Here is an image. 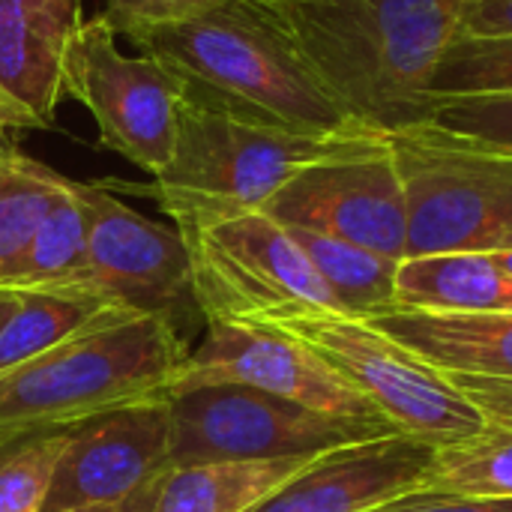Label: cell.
I'll use <instances>...</instances> for the list:
<instances>
[{"label":"cell","mask_w":512,"mask_h":512,"mask_svg":"<svg viewBox=\"0 0 512 512\" xmlns=\"http://www.w3.org/2000/svg\"><path fill=\"white\" fill-rule=\"evenodd\" d=\"M18 306V294L15 291H0V327L9 321V315L15 312Z\"/></svg>","instance_id":"32"},{"label":"cell","mask_w":512,"mask_h":512,"mask_svg":"<svg viewBox=\"0 0 512 512\" xmlns=\"http://www.w3.org/2000/svg\"><path fill=\"white\" fill-rule=\"evenodd\" d=\"M369 512H512V498H471V495L414 489Z\"/></svg>","instance_id":"29"},{"label":"cell","mask_w":512,"mask_h":512,"mask_svg":"<svg viewBox=\"0 0 512 512\" xmlns=\"http://www.w3.org/2000/svg\"><path fill=\"white\" fill-rule=\"evenodd\" d=\"M435 447L402 432L327 450L246 512H369L423 489Z\"/></svg>","instance_id":"14"},{"label":"cell","mask_w":512,"mask_h":512,"mask_svg":"<svg viewBox=\"0 0 512 512\" xmlns=\"http://www.w3.org/2000/svg\"><path fill=\"white\" fill-rule=\"evenodd\" d=\"M225 3H234V0H105L102 15L114 24L117 33L126 36L141 27L177 24ZM261 3H273V0H261Z\"/></svg>","instance_id":"27"},{"label":"cell","mask_w":512,"mask_h":512,"mask_svg":"<svg viewBox=\"0 0 512 512\" xmlns=\"http://www.w3.org/2000/svg\"><path fill=\"white\" fill-rule=\"evenodd\" d=\"M171 468L168 396L141 399L69 429L42 512L126 507L147 512Z\"/></svg>","instance_id":"11"},{"label":"cell","mask_w":512,"mask_h":512,"mask_svg":"<svg viewBox=\"0 0 512 512\" xmlns=\"http://www.w3.org/2000/svg\"><path fill=\"white\" fill-rule=\"evenodd\" d=\"M447 96H512V36L456 33L429 81V99Z\"/></svg>","instance_id":"25"},{"label":"cell","mask_w":512,"mask_h":512,"mask_svg":"<svg viewBox=\"0 0 512 512\" xmlns=\"http://www.w3.org/2000/svg\"><path fill=\"white\" fill-rule=\"evenodd\" d=\"M171 222L186 240L204 321H249L294 306L342 315L303 246L264 210L177 213Z\"/></svg>","instance_id":"7"},{"label":"cell","mask_w":512,"mask_h":512,"mask_svg":"<svg viewBox=\"0 0 512 512\" xmlns=\"http://www.w3.org/2000/svg\"><path fill=\"white\" fill-rule=\"evenodd\" d=\"M15 153H21L18 150V144L12 141V135L6 132V129H0V162H6L9 156H15Z\"/></svg>","instance_id":"33"},{"label":"cell","mask_w":512,"mask_h":512,"mask_svg":"<svg viewBox=\"0 0 512 512\" xmlns=\"http://www.w3.org/2000/svg\"><path fill=\"white\" fill-rule=\"evenodd\" d=\"M15 294L18 306L0 327V372L45 354L48 348L93 324L102 312L114 309L96 294L72 288H42Z\"/></svg>","instance_id":"21"},{"label":"cell","mask_w":512,"mask_h":512,"mask_svg":"<svg viewBox=\"0 0 512 512\" xmlns=\"http://www.w3.org/2000/svg\"><path fill=\"white\" fill-rule=\"evenodd\" d=\"M171 468L207 462L312 459L327 450L375 441L378 432L315 414L243 384H204L168 393Z\"/></svg>","instance_id":"8"},{"label":"cell","mask_w":512,"mask_h":512,"mask_svg":"<svg viewBox=\"0 0 512 512\" xmlns=\"http://www.w3.org/2000/svg\"><path fill=\"white\" fill-rule=\"evenodd\" d=\"M444 375L483 414L486 426L512 432V378H486V375H462V372H444Z\"/></svg>","instance_id":"28"},{"label":"cell","mask_w":512,"mask_h":512,"mask_svg":"<svg viewBox=\"0 0 512 512\" xmlns=\"http://www.w3.org/2000/svg\"><path fill=\"white\" fill-rule=\"evenodd\" d=\"M381 141L387 138L285 132L243 123L183 99L174 156L144 192L168 216L261 210L303 168Z\"/></svg>","instance_id":"4"},{"label":"cell","mask_w":512,"mask_h":512,"mask_svg":"<svg viewBox=\"0 0 512 512\" xmlns=\"http://www.w3.org/2000/svg\"><path fill=\"white\" fill-rule=\"evenodd\" d=\"M402 177L405 258L512 249V156L414 126L387 138Z\"/></svg>","instance_id":"6"},{"label":"cell","mask_w":512,"mask_h":512,"mask_svg":"<svg viewBox=\"0 0 512 512\" xmlns=\"http://www.w3.org/2000/svg\"><path fill=\"white\" fill-rule=\"evenodd\" d=\"M72 426L0 432V512H42Z\"/></svg>","instance_id":"23"},{"label":"cell","mask_w":512,"mask_h":512,"mask_svg":"<svg viewBox=\"0 0 512 512\" xmlns=\"http://www.w3.org/2000/svg\"><path fill=\"white\" fill-rule=\"evenodd\" d=\"M492 258H495V261H498V264H501V267H504V270L512 276V249L510 252H498V255H492Z\"/></svg>","instance_id":"35"},{"label":"cell","mask_w":512,"mask_h":512,"mask_svg":"<svg viewBox=\"0 0 512 512\" xmlns=\"http://www.w3.org/2000/svg\"><path fill=\"white\" fill-rule=\"evenodd\" d=\"M261 210L288 228L405 261V189L387 141L303 168Z\"/></svg>","instance_id":"13"},{"label":"cell","mask_w":512,"mask_h":512,"mask_svg":"<svg viewBox=\"0 0 512 512\" xmlns=\"http://www.w3.org/2000/svg\"><path fill=\"white\" fill-rule=\"evenodd\" d=\"M204 384H243L342 423L396 432L321 354L270 327L207 321V333L189 354L174 390Z\"/></svg>","instance_id":"12"},{"label":"cell","mask_w":512,"mask_h":512,"mask_svg":"<svg viewBox=\"0 0 512 512\" xmlns=\"http://www.w3.org/2000/svg\"><path fill=\"white\" fill-rule=\"evenodd\" d=\"M288 228V225H285ZM294 240L303 246L309 261L315 264L318 276L336 297L342 315L357 321H372L399 309L396 303V258L369 252L354 243H342L324 234H312L303 228H288Z\"/></svg>","instance_id":"20"},{"label":"cell","mask_w":512,"mask_h":512,"mask_svg":"<svg viewBox=\"0 0 512 512\" xmlns=\"http://www.w3.org/2000/svg\"><path fill=\"white\" fill-rule=\"evenodd\" d=\"M81 0H0V87L54 126Z\"/></svg>","instance_id":"15"},{"label":"cell","mask_w":512,"mask_h":512,"mask_svg":"<svg viewBox=\"0 0 512 512\" xmlns=\"http://www.w3.org/2000/svg\"><path fill=\"white\" fill-rule=\"evenodd\" d=\"M0 129L9 132V129H51V126L0 87Z\"/></svg>","instance_id":"31"},{"label":"cell","mask_w":512,"mask_h":512,"mask_svg":"<svg viewBox=\"0 0 512 512\" xmlns=\"http://www.w3.org/2000/svg\"><path fill=\"white\" fill-rule=\"evenodd\" d=\"M432 132L512 156V96H447L432 99L426 120Z\"/></svg>","instance_id":"26"},{"label":"cell","mask_w":512,"mask_h":512,"mask_svg":"<svg viewBox=\"0 0 512 512\" xmlns=\"http://www.w3.org/2000/svg\"><path fill=\"white\" fill-rule=\"evenodd\" d=\"M63 99H75L93 114L102 147L153 177L168 168L183 84L159 60L123 54L105 15L87 18L75 33L63 66Z\"/></svg>","instance_id":"9"},{"label":"cell","mask_w":512,"mask_h":512,"mask_svg":"<svg viewBox=\"0 0 512 512\" xmlns=\"http://www.w3.org/2000/svg\"><path fill=\"white\" fill-rule=\"evenodd\" d=\"M189 354V342L171 321L108 309L45 354L0 372V432L75 426L168 396Z\"/></svg>","instance_id":"3"},{"label":"cell","mask_w":512,"mask_h":512,"mask_svg":"<svg viewBox=\"0 0 512 512\" xmlns=\"http://www.w3.org/2000/svg\"><path fill=\"white\" fill-rule=\"evenodd\" d=\"M126 36L180 78L186 102L207 111L300 135H378L330 93L270 3L234 0Z\"/></svg>","instance_id":"1"},{"label":"cell","mask_w":512,"mask_h":512,"mask_svg":"<svg viewBox=\"0 0 512 512\" xmlns=\"http://www.w3.org/2000/svg\"><path fill=\"white\" fill-rule=\"evenodd\" d=\"M369 324L441 372L512 378V312L459 315L393 309Z\"/></svg>","instance_id":"16"},{"label":"cell","mask_w":512,"mask_h":512,"mask_svg":"<svg viewBox=\"0 0 512 512\" xmlns=\"http://www.w3.org/2000/svg\"><path fill=\"white\" fill-rule=\"evenodd\" d=\"M306 462L309 459L174 465L159 480L147 512H246Z\"/></svg>","instance_id":"18"},{"label":"cell","mask_w":512,"mask_h":512,"mask_svg":"<svg viewBox=\"0 0 512 512\" xmlns=\"http://www.w3.org/2000/svg\"><path fill=\"white\" fill-rule=\"evenodd\" d=\"M66 177L15 153L0 162V273L24 252Z\"/></svg>","instance_id":"24"},{"label":"cell","mask_w":512,"mask_h":512,"mask_svg":"<svg viewBox=\"0 0 512 512\" xmlns=\"http://www.w3.org/2000/svg\"><path fill=\"white\" fill-rule=\"evenodd\" d=\"M465 0H273L270 9L366 129L390 138L429 114V81Z\"/></svg>","instance_id":"2"},{"label":"cell","mask_w":512,"mask_h":512,"mask_svg":"<svg viewBox=\"0 0 512 512\" xmlns=\"http://www.w3.org/2000/svg\"><path fill=\"white\" fill-rule=\"evenodd\" d=\"M396 303L417 312H512V276L492 255L405 258L396 273Z\"/></svg>","instance_id":"17"},{"label":"cell","mask_w":512,"mask_h":512,"mask_svg":"<svg viewBox=\"0 0 512 512\" xmlns=\"http://www.w3.org/2000/svg\"><path fill=\"white\" fill-rule=\"evenodd\" d=\"M237 324L270 327L309 345L357 393H363L396 432L435 450L474 438L486 429L483 414L447 381L441 369L429 366L369 321L294 306Z\"/></svg>","instance_id":"5"},{"label":"cell","mask_w":512,"mask_h":512,"mask_svg":"<svg viewBox=\"0 0 512 512\" xmlns=\"http://www.w3.org/2000/svg\"><path fill=\"white\" fill-rule=\"evenodd\" d=\"M63 512H132L126 507H75V510H63Z\"/></svg>","instance_id":"34"},{"label":"cell","mask_w":512,"mask_h":512,"mask_svg":"<svg viewBox=\"0 0 512 512\" xmlns=\"http://www.w3.org/2000/svg\"><path fill=\"white\" fill-rule=\"evenodd\" d=\"M87 270V210L78 183L66 177L24 252L0 273V291H78Z\"/></svg>","instance_id":"19"},{"label":"cell","mask_w":512,"mask_h":512,"mask_svg":"<svg viewBox=\"0 0 512 512\" xmlns=\"http://www.w3.org/2000/svg\"><path fill=\"white\" fill-rule=\"evenodd\" d=\"M459 33L512 36V0H465Z\"/></svg>","instance_id":"30"},{"label":"cell","mask_w":512,"mask_h":512,"mask_svg":"<svg viewBox=\"0 0 512 512\" xmlns=\"http://www.w3.org/2000/svg\"><path fill=\"white\" fill-rule=\"evenodd\" d=\"M78 195L87 210V270L78 291L174 327L198 312L189 249L177 225L147 219L102 183H78Z\"/></svg>","instance_id":"10"},{"label":"cell","mask_w":512,"mask_h":512,"mask_svg":"<svg viewBox=\"0 0 512 512\" xmlns=\"http://www.w3.org/2000/svg\"><path fill=\"white\" fill-rule=\"evenodd\" d=\"M423 489L471 498H512V432L486 426L474 438L435 450Z\"/></svg>","instance_id":"22"}]
</instances>
